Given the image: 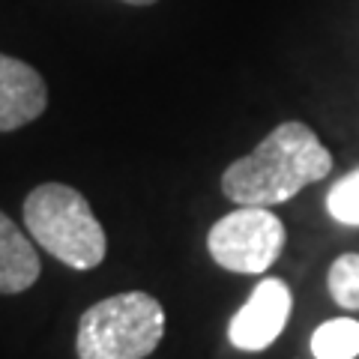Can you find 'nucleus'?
Returning <instances> with one entry per match:
<instances>
[{"mask_svg": "<svg viewBox=\"0 0 359 359\" xmlns=\"http://www.w3.org/2000/svg\"><path fill=\"white\" fill-rule=\"evenodd\" d=\"M332 171V153L311 126L290 120L276 126L257 147L231 162L222 174V192L240 207L285 204L309 183Z\"/></svg>", "mask_w": 359, "mask_h": 359, "instance_id": "1", "label": "nucleus"}, {"mask_svg": "<svg viewBox=\"0 0 359 359\" xmlns=\"http://www.w3.org/2000/svg\"><path fill=\"white\" fill-rule=\"evenodd\" d=\"M25 224L48 255L72 269H93L105 261V231L87 198L66 183H42L25 201Z\"/></svg>", "mask_w": 359, "mask_h": 359, "instance_id": "2", "label": "nucleus"}, {"mask_svg": "<svg viewBox=\"0 0 359 359\" xmlns=\"http://www.w3.org/2000/svg\"><path fill=\"white\" fill-rule=\"evenodd\" d=\"M165 335L162 302L126 290L90 306L78 323V359H144L159 347Z\"/></svg>", "mask_w": 359, "mask_h": 359, "instance_id": "3", "label": "nucleus"}, {"mask_svg": "<svg viewBox=\"0 0 359 359\" xmlns=\"http://www.w3.org/2000/svg\"><path fill=\"white\" fill-rule=\"evenodd\" d=\"M207 249L231 273H266L285 249V224L266 207H240L210 228Z\"/></svg>", "mask_w": 359, "mask_h": 359, "instance_id": "4", "label": "nucleus"}, {"mask_svg": "<svg viewBox=\"0 0 359 359\" xmlns=\"http://www.w3.org/2000/svg\"><path fill=\"white\" fill-rule=\"evenodd\" d=\"M290 309H294V297L290 287L282 278H264L261 285L252 290L249 302L233 314L228 323V339L240 351H266L278 335L285 332Z\"/></svg>", "mask_w": 359, "mask_h": 359, "instance_id": "5", "label": "nucleus"}, {"mask_svg": "<svg viewBox=\"0 0 359 359\" xmlns=\"http://www.w3.org/2000/svg\"><path fill=\"white\" fill-rule=\"evenodd\" d=\"M48 105L45 78L30 63L0 54V132H15Z\"/></svg>", "mask_w": 359, "mask_h": 359, "instance_id": "6", "label": "nucleus"}, {"mask_svg": "<svg viewBox=\"0 0 359 359\" xmlns=\"http://www.w3.org/2000/svg\"><path fill=\"white\" fill-rule=\"evenodd\" d=\"M39 255L15 222L0 212V294H21L39 278Z\"/></svg>", "mask_w": 359, "mask_h": 359, "instance_id": "7", "label": "nucleus"}, {"mask_svg": "<svg viewBox=\"0 0 359 359\" xmlns=\"http://www.w3.org/2000/svg\"><path fill=\"white\" fill-rule=\"evenodd\" d=\"M314 359H356L359 356V320L335 318L320 323L311 335Z\"/></svg>", "mask_w": 359, "mask_h": 359, "instance_id": "8", "label": "nucleus"}, {"mask_svg": "<svg viewBox=\"0 0 359 359\" xmlns=\"http://www.w3.org/2000/svg\"><path fill=\"white\" fill-rule=\"evenodd\" d=\"M330 294L347 311H359V255L347 252L341 257H335L327 276Z\"/></svg>", "mask_w": 359, "mask_h": 359, "instance_id": "9", "label": "nucleus"}, {"mask_svg": "<svg viewBox=\"0 0 359 359\" xmlns=\"http://www.w3.org/2000/svg\"><path fill=\"white\" fill-rule=\"evenodd\" d=\"M327 210L335 222L359 228V168L341 177L339 183L330 189L327 195Z\"/></svg>", "mask_w": 359, "mask_h": 359, "instance_id": "10", "label": "nucleus"}, {"mask_svg": "<svg viewBox=\"0 0 359 359\" xmlns=\"http://www.w3.org/2000/svg\"><path fill=\"white\" fill-rule=\"evenodd\" d=\"M123 4H132V6H150L156 0H123Z\"/></svg>", "mask_w": 359, "mask_h": 359, "instance_id": "11", "label": "nucleus"}]
</instances>
